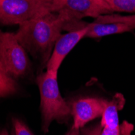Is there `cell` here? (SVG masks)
<instances>
[{"label":"cell","instance_id":"cell-1","mask_svg":"<svg viewBox=\"0 0 135 135\" xmlns=\"http://www.w3.org/2000/svg\"><path fill=\"white\" fill-rule=\"evenodd\" d=\"M74 20L64 11L50 12L20 24L15 33L25 50L46 65L66 24Z\"/></svg>","mask_w":135,"mask_h":135},{"label":"cell","instance_id":"cell-2","mask_svg":"<svg viewBox=\"0 0 135 135\" xmlns=\"http://www.w3.org/2000/svg\"><path fill=\"white\" fill-rule=\"evenodd\" d=\"M41 104L42 124L41 128L45 133L53 121L58 123H67L71 117L70 103H67L61 95L57 83V73L46 70L37 76Z\"/></svg>","mask_w":135,"mask_h":135},{"label":"cell","instance_id":"cell-3","mask_svg":"<svg viewBox=\"0 0 135 135\" xmlns=\"http://www.w3.org/2000/svg\"><path fill=\"white\" fill-rule=\"evenodd\" d=\"M50 12H55L54 0H0V23L3 25H20Z\"/></svg>","mask_w":135,"mask_h":135},{"label":"cell","instance_id":"cell-4","mask_svg":"<svg viewBox=\"0 0 135 135\" xmlns=\"http://www.w3.org/2000/svg\"><path fill=\"white\" fill-rule=\"evenodd\" d=\"M0 64L15 79L24 77L30 69L28 52L17 40L15 32L0 30Z\"/></svg>","mask_w":135,"mask_h":135},{"label":"cell","instance_id":"cell-5","mask_svg":"<svg viewBox=\"0 0 135 135\" xmlns=\"http://www.w3.org/2000/svg\"><path fill=\"white\" fill-rule=\"evenodd\" d=\"M85 37L100 38L113 34L130 32L135 29V15L122 16L119 15H101L91 23L85 24Z\"/></svg>","mask_w":135,"mask_h":135},{"label":"cell","instance_id":"cell-6","mask_svg":"<svg viewBox=\"0 0 135 135\" xmlns=\"http://www.w3.org/2000/svg\"><path fill=\"white\" fill-rule=\"evenodd\" d=\"M55 12L64 11L75 20L84 17H98L113 12L104 0H54Z\"/></svg>","mask_w":135,"mask_h":135},{"label":"cell","instance_id":"cell-7","mask_svg":"<svg viewBox=\"0 0 135 135\" xmlns=\"http://www.w3.org/2000/svg\"><path fill=\"white\" fill-rule=\"evenodd\" d=\"M108 100L95 97H85L70 103L73 127L82 129L89 121L102 116Z\"/></svg>","mask_w":135,"mask_h":135},{"label":"cell","instance_id":"cell-8","mask_svg":"<svg viewBox=\"0 0 135 135\" xmlns=\"http://www.w3.org/2000/svg\"><path fill=\"white\" fill-rule=\"evenodd\" d=\"M86 24V23H85ZM87 28L72 30L66 34H62L56 42L51 56L46 64V70L57 73L62 62L75 46L85 37Z\"/></svg>","mask_w":135,"mask_h":135},{"label":"cell","instance_id":"cell-9","mask_svg":"<svg viewBox=\"0 0 135 135\" xmlns=\"http://www.w3.org/2000/svg\"><path fill=\"white\" fill-rule=\"evenodd\" d=\"M125 98L120 93H117L111 100H108L105 108L101 116L100 124L103 127L117 129L120 127L118 112L123 108Z\"/></svg>","mask_w":135,"mask_h":135},{"label":"cell","instance_id":"cell-10","mask_svg":"<svg viewBox=\"0 0 135 135\" xmlns=\"http://www.w3.org/2000/svg\"><path fill=\"white\" fill-rule=\"evenodd\" d=\"M19 88L16 79L10 76L0 64V99L16 95Z\"/></svg>","mask_w":135,"mask_h":135},{"label":"cell","instance_id":"cell-11","mask_svg":"<svg viewBox=\"0 0 135 135\" xmlns=\"http://www.w3.org/2000/svg\"><path fill=\"white\" fill-rule=\"evenodd\" d=\"M113 11L135 12V0H104Z\"/></svg>","mask_w":135,"mask_h":135},{"label":"cell","instance_id":"cell-12","mask_svg":"<svg viewBox=\"0 0 135 135\" xmlns=\"http://www.w3.org/2000/svg\"><path fill=\"white\" fill-rule=\"evenodd\" d=\"M82 135H121L120 126L117 129L103 127L99 124L97 126L89 129H83Z\"/></svg>","mask_w":135,"mask_h":135},{"label":"cell","instance_id":"cell-13","mask_svg":"<svg viewBox=\"0 0 135 135\" xmlns=\"http://www.w3.org/2000/svg\"><path fill=\"white\" fill-rule=\"evenodd\" d=\"M11 121L13 126V135H34L23 120L18 118H13Z\"/></svg>","mask_w":135,"mask_h":135},{"label":"cell","instance_id":"cell-14","mask_svg":"<svg viewBox=\"0 0 135 135\" xmlns=\"http://www.w3.org/2000/svg\"><path fill=\"white\" fill-rule=\"evenodd\" d=\"M66 135H81V133H80V129H76V128H74V127L72 126L71 129L66 133Z\"/></svg>","mask_w":135,"mask_h":135},{"label":"cell","instance_id":"cell-15","mask_svg":"<svg viewBox=\"0 0 135 135\" xmlns=\"http://www.w3.org/2000/svg\"><path fill=\"white\" fill-rule=\"evenodd\" d=\"M0 135H10L8 131L6 129H2L1 131H0Z\"/></svg>","mask_w":135,"mask_h":135}]
</instances>
